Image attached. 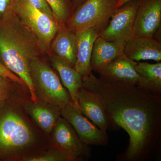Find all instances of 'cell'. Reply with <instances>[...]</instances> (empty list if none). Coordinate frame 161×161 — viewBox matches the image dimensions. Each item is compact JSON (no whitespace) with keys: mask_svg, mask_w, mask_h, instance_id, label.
<instances>
[{"mask_svg":"<svg viewBox=\"0 0 161 161\" xmlns=\"http://www.w3.org/2000/svg\"><path fill=\"white\" fill-rule=\"evenodd\" d=\"M82 87L100 99L108 118L110 130L122 129L130 137L120 161H148L161 150V95L136 86L108 81L92 73L82 78Z\"/></svg>","mask_w":161,"mask_h":161,"instance_id":"cell-1","label":"cell"},{"mask_svg":"<svg viewBox=\"0 0 161 161\" xmlns=\"http://www.w3.org/2000/svg\"><path fill=\"white\" fill-rule=\"evenodd\" d=\"M36 52L23 36L6 23H0V61L26 85L32 100H38L31 75L30 64Z\"/></svg>","mask_w":161,"mask_h":161,"instance_id":"cell-2","label":"cell"},{"mask_svg":"<svg viewBox=\"0 0 161 161\" xmlns=\"http://www.w3.org/2000/svg\"><path fill=\"white\" fill-rule=\"evenodd\" d=\"M118 0H86L78 6L68 22L67 29L76 33L93 28L99 34L108 24Z\"/></svg>","mask_w":161,"mask_h":161,"instance_id":"cell-3","label":"cell"},{"mask_svg":"<svg viewBox=\"0 0 161 161\" xmlns=\"http://www.w3.org/2000/svg\"><path fill=\"white\" fill-rule=\"evenodd\" d=\"M30 68L37 97L39 95L42 100L61 109L72 102L68 91L62 85L58 75L46 64L35 58L31 61Z\"/></svg>","mask_w":161,"mask_h":161,"instance_id":"cell-4","label":"cell"},{"mask_svg":"<svg viewBox=\"0 0 161 161\" xmlns=\"http://www.w3.org/2000/svg\"><path fill=\"white\" fill-rule=\"evenodd\" d=\"M11 10L19 16L44 46L48 47L58 31L56 20L36 9L27 0H14Z\"/></svg>","mask_w":161,"mask_h":161,"instance_id":"cell-5","label":"cell"},{"mask_svg":"<svg viewBox=\"0 0 161 161\" xmlns=\"http://www.w3.org/2000/svg\"><path fill=\"white\" fill-rule=\"evenodd\" d=\"M25 121L15 112H7L0 119V148L13 151L24 148L33 140Z\"/></svg>","mask_w":161,"mask_h":161,"instance_id":"cell-6","label":"cell"},{"mask_svg":"<svg viewBox=\"0 0 161 161\" xmlns=\"http://www.w3.org/2000/svg\"><path fill=\"white\" fill-rule=\"evenodd\" d=\"M139 0H132L117 8L98 36L108 41L126 42L133 37V27Z\"/></svg>","mask_w":161,"mask_h":161,"instance_id":"cell-7","label":"cell"},{"mask_svg":"<svg viewBox=\"0 0 161 161\" xmlns=\"http://www.w3.org/2000/svg\"><path fill=\"white\" fill-rule=\"evenodd\" d=\"M53 131V140L57 149L72 161L87 160L92 156L90 146L80 141L74 128L63 117H59Z\"/></svg>","mask_w":161,"mask_h":161,"instance_id":"cell-8","label":"cell"},{"mask_svg":"<svg viewBox=\"0 0 161 161\" xmlns=\"http://www.w3.org/2000/svg\"><path fill=\"white\" fill-rule=\"evenodd\" d=\"M60 115L74 128L80 141L87 146H105L108 142L104 133L76 108L72 102L61 109Z\"/></svg>","mask_w":161,"mask_h":161,"instance_id":"cell-9","label":"cell"},{"mask_svg":"<svg viewBox=\"0 0 161 161\" xmlns=\"http://www.w3.org/2000/svg\"><path fill=\"white\" fill-rule=\"evenodd\" d=\"M161 0H139L133 37H154L160 27Z\"/></svg>","mask_w":161,"mask_h":161,"instance_id":"cell-10","label":"cell"},{"mask_svg":"<svg viewBox=\"0 0 161 161\" xmlns=\"http://www.w3.org/2000/svg\"><path fill=\"white\" fill-rule=\"evenodd\" d=\"M136 63L123 53L107 64L98 73L100 78L108 81L130 85L141 88L142 82L136 70Z\"/></svg>","mask_w":161,"mask_h":161,"instance_id":"cell-11","label":"cell"},{"mask_svg":"<svg viewBox=\"0 0 161 161\" xmlns=\"http://www.w3.org/2000/svg\"><path fill=\"white\" fill-rule=\"evenodd\" d=\"M79 110L104 133L109 130L108 118L100 99L94 92L82 87L78 94Z\"/></svg>","mask_w":161,"mask_h":161,"instance_id":"cell-12","label":"cell"},{"mask_svg":"<svg viewBox=\"0 0 161 161\" xmlns=\"http://www.w3.org/2000/svg\"><path fill=\"white\" fill-rule=\"evenodd\" d=\"M124 54L136 62L147 60L160 62L161 43L154 37H134L126 42Z\"/></svg>","mask_w":161,"mask_h":161,"instance_id":"cell-13","label":"cell"},{"mask_svg":"<svg viewBox=\"0 0 161 161\" xmlns=\"http://www.w3.org/2000/svg\"><path fill=\"white\" fill-rule=\"evenodd\" d=\"M77 40V58L75 68L82 78L92 73L91 61L93 46L99 33L91 28L75 33Z\"/></svg>","mask_w":161,"mask_h":161,"instance_id":"cell-14","label":"cell"},{"mask_svg":"<svg viewBox=\"0 0 161 161\" xmlns=\"http://www.w3.org/2000/svg\"><path fill=\"white\" fill-rule=\"evenodd\" d=\"M125 41H108L98 36L92 50L91 64L92 70L98 73L115 58L124 53Z\"/></svg>","mask_w":161,"mask_h":161,"instance_id":"cell-15","label":"cell"},{"mask_svg":"<svg viewBox=\"0 0 161 161\" xmlns=\"http://www.w3.org/2000/svg\"><path fill=\"white\" fill-rule=\"evenodd\" d=\"M26 110L37 125L47 133L53 131L61 112V108L58 106L38 100L27 105Z\"/></svg>","mask_w":161,"mask_h":161,"instance_id":"cell-16","label":"cell"},{"mask_svg":"<svg viewBox=\"0 0 161 161\" xmlns=\"http://www.w3.org/2000/svg\"><path fill=\"white\" fill-rule=\"evenodd\" d=\"M52 64L58 71L64 86L69 93L72 103L79 109L78 94L82 87V78L74 67L58 56L52 58Z\"/></svg>","mask_w":161,"mask_h":161,"instance_id":"cell-17","label":"cell"},{"mask_svg":"<svg viewBox=\"0 0 161 161\" xmlns=\"http://www.w3.org/2000/svg\"><path fill=\"white\" fill-rule=\"evenodd\" d=\"M136 70L142 82L140 89L153 95H161V63L137 62Z\"/></svg>","mask_w":161,"mask_h":161,"instance_id":"cell-18","label":"cell"},{"mask_svg":"<svg viewBox=\"0 0 161 161\" xmlns=\"http://www.w3.org/2000/svg\"><path fill=\"white\" fill-rule=\"evenodd\" d=\"M57 56L75 67L77 58V40L75 33L69 30L59 32L53 44Z\"/></svg>","mask_w":161,"mask_h":161,"instance_id":"cell-19","label":"cell"},{"mask_svg":"<svg viewBox=\"0 0 161 161\" xmlns=\"http://www.w3.org/2000/svg\"><path fill=\"white\" fill-rule=\"evenodd\" d=\"M56 19L64 23L72 17V0H46Z\"/></svg>","mask_w":161,"mask_h":161,"instance_id":"cell-20","label":"cell"},{"mask_svg":"<svg viewBox=\"0 0 161 161\" xmlns=\"http://www.w3.org/2000/svg\"><path fill=\"white\" fill-rule=\"evenodd\" d=\"M26 161H72L71 158L66 154L58 150L55 152L49 153L37 156L27 158L24 160Z\"/></svg>","mask_w":161,"mask_h":161,"instance_id":"cell-21","label":"cell"},{"mask_svg":"<svg viewBox=\"0 0 161 161\" xmlns=\"http://www.w3.org/2000/svg\"><path fill=\"white\" fill-rule=\"evenodd\" d=\"M31 4L40 11L54 20H56L51 7L46 0H27Z\"/></svg>","mask_w":161,"mask_h":161,"instance_id":"cell-22","label":"cell"},{"mask_svg":"<svg viewBox=\"0 0 161 161\" xmlns=\"http://www.w3.org/2000/svg\"><path fill=\"white\" fill-rule=\"evenodd\" d=\"M8 88L9 85L7 77L0 76V104L6 98Z\"/></svg>","mask_w":161,"mask_h":161,"instance_id":"cell-23","label":"cell"},{"mask_svg":"<svg viewBox=\"0 0 161 161\" xmlns=\"http://www.w3.org/2000/svg\"><path fill=\"white\" fill-rule=\"evenodd\" d=\"M14 0H0V17L5 14L8 9H11Z\"/></svg>","mask_w":161,"mask_h":161,"instance_id":"cell-24","label":"cell"},{"mask_svg":"<svg viewBox=\"0 0 161 161\" xmlns=\"http://www.w3.org/2000/svg\"><path fill=\"white\" fill-rule=\"evenodd\" d=\"M9 70L4 66L0 61V76L9 77L10 75L9 73Z\"/></svg>","mask_w":161,"mask_h":161,"instance_id":"cell-25","label":"cell"},{"mask_svg":"<svg viewBox=\"0 0 161 161\" xmlns=\"http://www.w3.org/2000/svg\"><path fill=\"white\" fill-rule=\"evenodd\" d=\"M132 0H118V4H117V8L123 6L125 3H128Z\"/></svg>","mask_w":161,"mask_h":161,"instance_id":"cell-26","label":"cell"},{"mask_svg":"<svg viewBox=\"0 0 161 161\" xmlns=\"http://www.w3.org/2000/svg\"><path fill=\"white\" fill-rule=\"evenodd\" d=\"M86 1V0H72V2H74L76 4V5H78V6H79Z\"/></svg>","mask_w":161,"mask_h":161,"instance_id":"cell-27","label":"cell"}]
</instances>
